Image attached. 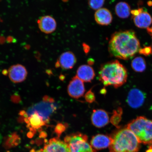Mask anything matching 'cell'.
<instances>
[{
	"instance_id": "11",
	"label": "cell",
	"mask_w": 152,
	"mask_h": 152,
	"mask_svg": "<svg viewBox=\"0 0 152 152\" xmlns=\"http://www.w3.org/2000/svg\"><path fill=\"white\" fill-rule=\"evenodd\" d=\"M145 98V95L141 91L133 88L129 93L127 102L131 107L136 109L142 106Z\"/></svg>"
},
{
	"instance_id": "21",
	"label": "cell",
	"mask_w": 152,
	"mask_h": 152,
	"mask_svg": "<svg viewBox=\"0 0 152 152\" xmlns=\"http://www.w3.org/2000/svg\"><path fill=\"white\" fill-rule=\"evenodd\" d=\"M123 113L122 110L119 108L117 110H114L113 115L110 119V121L114 126L119 128V124L121 119Z\"/></svg>"
},
{
	"instance_id": "17",
	"label": "cell",
	"mask_w": 152,
	"mask_h": 152,
	"mask_svg": "<svg viewBox=\"0 0 152 152\" xmlns=\"http://www.w3.org/2000/svg\"><path fill=\"white\" fill-rule=\"evenodd\" d=\"M94 18L97 23L101 26H108L111 23L113 17L111 13L107 9L98 10L94 14Z\"/></svg>"
},
{
	"instance_id": "27",
	"label": "cell",
	"mask_w": 152,
	"mask_h": 152,
	"mask_svg": "<svg viewBox=\"0 0 152 152\" xmlns=\"http://www.w3.org/2000/svg\"><path fill=\"white\" fill-rule=\"evenodd\" d=\"M147 31L148 34L151 36L152 39V26L147 28Z\"/></svg>"
},
{
	"instance_id": "13",
	"label": "cell",
	"mask_w": 152,
	"mask_h": 152,
	"mask_svg": "<svg viewBox=\"0 0 152 152\" xmlns=\"http://www.w3.org/2000/svg\"><path fill=\"white\" fill-rule=\"evenodd\" d=\"M91 119L93 124L98 128L105 126L109 122V118L107 113L102 109L93 110Z\"/></svg>"
},
{
	"instance_id": "18",
	"label": "cell",
	"mask_w": 152,
	"mask_h": 152,
	"mask_svg": "<svg viewBox=\"0 0 152 152\" xmlns=\"http://www.w3.org/2000/svg\"><path fill=\"white\" fill-rule=\"evenodd\" d=\"M76 76L83 82H90L95 77L94 69L90 66L83 65L77 70Z\"/></svg>"
},
{
	"instance_id": "19",
	"label": "cell",
	"mask_w": 152,
	"mask_h": 152,
	"mask_svg": "<svg viewBox=\"0 0 152 152\" xmlns=\"http://www.w3.org/2000/svg\"><path fill=\"white\" fill-rule=\"evenodd\" d=\"M131 11L130 6L125 2H120L115 6V12L119 18L125 19L129 18Z\"/></svg>"
},
{
	"instance_id": "25",
	"label": "cell",
	"mask_w": 152,
	"mask_h": 152,
	"mask_svg": "<svg viewBox=\"0 0 152 152\" xmlns=\"http://www.w3.org/2000/svg\"><path fill=\"white\" fill-rule=\"evenodd\" d=\"M140 54L147 56L152 54V48L151 47H146L140 48L138 52Z\"/></svg>"
},
{
	"instance_id": "6",
	"label": "cell",
	"mask_w": 152,
	"mask_h": 152,
	"mask_svg": "<svg viewBox=\"0 0 152 152\" xmlns=\"http://www.w3.org/2000/svg\"><path fill=\"white\" fill-rule=\"evenodd\" d=\"M43 100V101L34 104L28 108L26 113L28 117L35 112H37L43 117L44 121L47 124L50 115L56 110V106L54 104V99L48 96H45Z\"/></svg>"
},
{
	"instance_id": "3",
	"label": "cell",
	"mask_w": 152,
	"mask_h": 152,
	"mask_svg": "<svg viewBox=\"0 0 152 152\" xmlns=\"http://www.w3.org/2000/svg\"><path fill=\"white\" fill-rule=\"evenodd\" d=\"M112 138L109 152L139 151L140 143L132 131L126 127L118 131Z\"/></svg>"
},
{
	"instance_id": "9",
	"label": "cell",
	"mask_w": 152,
	"mask_h": 152,
	"mask_svg": "<svg viewBox=\"0 0 152 152\" xmlns=\"http://www.w3.org/2000/svg\"><path fill=\"white\" fill-rule=\"evenodd\" d=\"M85 92L83 81L77 76L74 77L68 86V94L72 98L78 99L83 96Z\"/></svg>"
},
{
	"instance_id": "2",
	"label": "cell",
	"mask_w": 152,
	"mask_h": 152,
	"mask_svg": "<svg viewBox=\"0 0 152 152\" xmlns=\"http://www.w3.org/2000/svg\"><path fill=\"white\" fill-rule=\"evenodd\" d=\"M127 77L126 68L118 60L104 64L99 72V80L106 86H112L118 88L126 82Z\"/></svg>"
},
{
	"instance_id": "14",
	"label": "cell",
	"mask_w": 152,
	"mask_h": 152,
	"mask_svg": "<svg viewBox=\"0 0 152 152\" xmlns=\"http://www.w3.org/2000/svg\"><path fill=\"white\" fill-rule=\"evenodd\" d=\"M37 23L39 29L45 34L52 33L56 30V20L50 16L42 17L38 20Z\"/></svg>"
},
{
	"instance_id": "20",
	"label": "cell",
	"mask_w": 152,
	"mask_h": 152,
	"mask_svg": "<svg viewBox=\"0 0 152 152\" xmlns=\"http://www.w3.org/2000/svg\"><path fill=\"white\" fill-rule=\"evenodd\" d=\"M131 64L133 70L136 72H143L146 68V62L142 57H136L132 61Z\"/></svg>"
},
{
	"instance_id": "23",
	"label": "cell",
	"mask_w": 152,
	"mask_h": 152,
	"mask_svg": "<svg viewBox=\"0 0 152 152\" xmlns=\"http://www.w3.org/2000/svg\"><path fill=\"white\" fill-rule=\"evenodd\" d=\"M85 98L86 101L90 103H93L96 100V97L94 93L91 90V89L88 91L85 94Z\"/></svg>"
},
{
	"instance_id": "10",
	"label": "cell",
	"mask_w": 152,
	"mask_h": 152,
	"mask_svg": "<svg viewBox=\"0 0 152 152\" xmlns=\"http://www.w3.org/2000/svg\"><path fill=\"white\" fill-rule=\"evenodd\" d=\"M27 71L24 66L20 64L11 66L8 70L10 79L15 83H21L25 80Z\"/></svg>"
},
{
	"instance_id": "16",
	"label": "cell",
	"mask_w": 152,
	"mask_h": 152,
	"mask_svg": "<svg viewBox=\"0 0 152 152\" xmlns=\"http://www.w3.org/2000/svg\"><path fill=\"white\" fill-rule=\"evenodd\" d=\"M113 139L111 137L106 135L98 134L92 137L91 145L94 149L101 150L109 147Z\"/></svg>"
},
{
	"instance_id": "22",
	"label": "cell",
	"mask_w": 152,
	"mask_h": 152,
	"mask_svg": "<svg viewBox=\"0 0 152 152\" xmlns=\"http://www.w3.org/2000/svg\"><path fill=\"white\" fill-rule=\"evenodd\" d=\"M105 0H88V4L91 9L97 10L103 6Z\"/></svg>"
},
{
	"instance_id": "5",
	"label": "cell",
	"mask_w": 152,
	"mask_h": 152,
	"mask_svg": "<svg viewBox=\"0 0 152 152\" xmlns=\"http://www.w3.org/2000/svg\"><path fill=\"white\" fill-rule=\"evenodd\" d=\"M88 137L80 133H76L66 137L65 142L70 152H97L88 142Z\"/></svg>"
},
{
	"instance_id": "8",
	"label": "cell",
	"mask_w": 152,
	"mask_h": 152,
	"mask_svg": "<svg viewBox=\"0 0 152 152\" xmlns=\"http://www.w3.org/2000/svg\"><path fill=\"white\" fill-rule=\"evenodd\" d=\"M37 152H70V151L65 142L56 137L51 139L42 149Z\"/></svg>"
},
{
	"instance_id": "29",
	"label": "cell",
	"mask_w": 152,
	"mask_h": 152,
	"mask_svg": "<svg viewBox=\"0 0 152 152\" xmlns=\"http://www.w3.org/2000/svg\"><path fill=\"white\" fill-rule=\"evenodd\" d=\"M91 59L90 60V61H88V62L89 64H90L91 65V64H93V63H94V62L93 61V60L92 61H91Z\"/></svg>"
},
{
	"instance_id": "1",
	"label": "cell",
	"mask_w": 152,
	"mask_h": 152,
	"mask_svg": "<svg viewBox=\"0 0 152 152\" xmlns=\"http://www.w3.org/2000/svg\"><path fill=\"white\" fill-rule=\"evenodd\" d=\"M140 48V41L132 30L115 32L111 36L108 46L111 56L123 60L132 58Z\"/></svg>"
},
{
	"instance_id": "7",
	"label": "cell",
	"mask_w": 152,
	"mask_h": 152,
	"mask_svg": "<svg viewBox=\"0 0 152 152\" xmlns=\"http://www.w3.org/2000/svg\"><path fill=\"white\" fill-rule=\"evenodd\" d=\"M131 14L135 25L138 28H147L152 23L151 15L142 7L131 10Z\"/></svg>"
},
{
	"instance_id": "15",
	"label": "cell",
	"mask_w": 152,
	"mask_h": 152,
	"mask_svg": "<svg viewBox=\"0 0 152 152\" xmlns=\"http://www.w3.org/2000/svg\"><path fill=\"white\" fill-rule=\"evenodd\" d=\"M77 62L75 56L73 53L70 51L62 53L56 63V67L61 66L64 69H72Z\"/></svg>"
},
{
	"instance_id": "24",
	"label": "cell",
	"mask_w": 152,
	"mask_h": 152,
	"mask_svg": "<svg viewBox=\"0 0 152 152\" xmlns=\"http://www.w3.org/2000/svg\"><path fill=\"white\" fill-rule=\"evenodd\" d=\"M66 129V126L65 124L62 123H59L57 125L56 128H55V131L59 137L61 135L62 133Z\"/></svg>"
},
{
	"instance_id": "4",
	"label": "cell",
	"mask_w": 152,
	"mask_h": 152,
	"mask_svg": "<svg viewBox=\"0 0 152 152\" xmlns=\"http://www.w3.org/2000/svg\"><path fill=\"white\" fill-rule=\"evenodd\" d=\"M139 142L152 146V120L143 116L138 117L127 125Z\"/></svg>"
},
{
	"instance_id": "26",
	"label": "cell",
	"mask_w": 152,
	"mask_h": 152,
	"mask_svg": "<svg viewBox=\"0 0 152 152\" xmlns=\"http://www.w3.org/2000/svg\"><path fill=\"white\" fill-rule=\"evenodd\" d=\"M11 99L12 102L15 103H18L21 101L20 96L17 94H14L11 96Z\"/></svg>"
},
{
	"instance_id": "28",
	"label": "cell",
	"mask_w": 152,
	"mask_h": 152,
	"mask_svg": "<svg viewBox=\"0 0 152 152\" xmlns=\"http://www.w3.org/2000/svg\"><path fill=\"white\" fill-rule=\"evenodd\" d=\"M14 40V39L12 37H9L7 38V42H11Z\"/></svg>"
},
{
	"instance_id": "12",
	"label": "cell",
	"mask_w": 152,
	"mask_h": 152,
	"mask_svg": "<svg viewBox=\"0 0 152 152\" xmlns=\"http://www.w3.org/2000/svg\"><path fill=\"white\" fill-rule=\"evenodd\" d=\"M24 121L27 124V126L31 132V135H33L42 127L46 125L42 117L39 114L35 112L28 118L24 119Z\"/></svg>"
}]
</instances>
